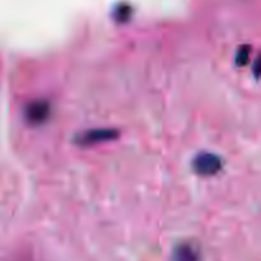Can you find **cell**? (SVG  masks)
<instances>
[{"label": "cell", "instance_id": "cell-1", "mask_svg": "<svg viewBox=\"0 0 261 261\" xmlns=\"http://www.w3.org/2000/svg\"><path fill=\"white\" fill-rule=\"evenodd\" d=\"M173 261H199V255L190 245H181L173 252Z\"/></svg>", "mask_w": 261, "mask_h": 261}]
</instances>
